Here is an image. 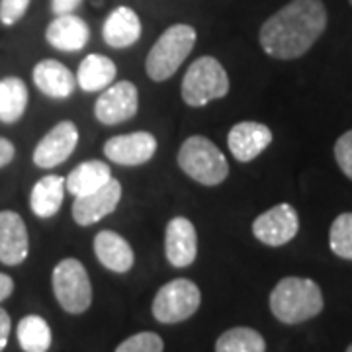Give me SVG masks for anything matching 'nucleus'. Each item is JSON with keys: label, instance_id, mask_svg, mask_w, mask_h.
Returning <instances> with one entry per match:
<instances>
[{"label": "nucleus", "instance_id": "nucleus-1", "mask_svg": "<svg viewBox=\"0 0 352 352\" xmlns=\"http://www.w3.org/2000/svg\"><path fill=\"white\" fill-rule=\"evenodd\" d=\"M327 28V8L321 0H292L272 14L258 32L263 51L280 61L305 55Z\"/></svg>", "mask_w": 352, "mask_h": 352}, {"label": "nucleus", "instance_id": "nucleus-2", "mask_svg": "<svg viewBox=\"0 0 352 352\" xmlns=\"http://www.w3.org/2000/svg\"><path fill=\"white\" fill-rule=\"evenodd\" d=\"M270 311L284 325H298L323 311V292L311 278H282L270 292Z\"/></svg>", "mask_w": 352, "mask_h": 352}, {"label": "nucleus", "instance_id": "nucleus-3", "mask_svg": "<svg viewBox=\"0 0 352 352\" xmlns=\"http://www.w3.org/2000/svg\"><path fill=\"white\" fill-rule=\"evenodd\" d=\"M194 45H196V30L192 25L175 24L166 28L147 55L145 71L149 78L155 82L168 80L180 69V65L186 61Z\"/></svg>", "mask_w": 352, "mask_h": 352}, {"label": "nucleus", "instance_id": "nucleus-4", "mask_svg": "<svg viewBox=\"0 0 352 352\" xmlns=\"http://www.w3.org/2000/svg\"><path fill=\"white\" fill-rule=\"evenodd\" d=\"M176 159L182 173L201 186H217L229 175V164L223 151L204 135L186 139L180 145Z\"/></svg>", "mask_w": 352, "mask_h": 352}, {"label": "nucleus", "instance_id": "nucleus-5", "mask_svg": "<svg viewBox=\"0 0 352 352\" xmlns=\"http://www.w3.org/2000/svg\"><path fill=\"white\" fill-rule=\"evenodd\" d=\"M180 92L190 108H201L212 100L223 98L229 92L227 71L215 57H200L188 67Z\"/></svg>", "mask_w": 352, "mask_h": 352}, {"label": "nucleus", "instance_id": "nucleus-6", "mask_svg": "<svg viewBox=\"0 0 352 352\" xmlns=\"http://www.w3.org/2000/svg\"><path fill=\"white\" fill-rule=\"evenodd\" d=\"M53 294L67 314L80 315L92 303V284L87 268L76 258H63L53 268Z\"/></svg>", "mask_w": 352, "mask_h": 352}, {"label": "nucleus", "instance_id": "nucleus-7", "mask_svg": "<svg viewBox=\"0 0 352 352\" xmlns=\"http://www.w3.org/2000/svg\"><path fill=\"white\" fill-rule=\"evenodd\" d=\"M200 303V288L188 278H176L155 294L153 317L164 325L182 323L198 311Z\"/></svg>", "mask_w": 352, "mask_h": 352}, {"label": "nucleus", "instance_id": "nucleus-8", "mask_svg": "<svg viewBox=\"0 0 352 352\" xmlns=\"http://www.w3.org/2000/svg\"><path fill=\"white\" fill-rule=\"evenodd\" d=\"M300 231V215L294 206L278 204L252 221V235L266 247H282Z\"/></svg>", "mask_w": 352, "mask_h": 352}, {"label": "nucleus", "instance_id": "nucleus-9", "mask_svg": "<svg viewBox=\"0 0 352 352\" xmlns=\"http://www.w3.org/2000/svg\"><path fill=\"white\" fill-rule=\"evenodd\" d=\"M139 110L138 87L129 80H120L102 90L94 104V116L104 126H118L131 120Z\"/></svg>", "mask_w": 352, "mask_h": 352}, {"label": "nucleus", "instance_id": "nucleus-10", "mask_svg": "<svg viewBox=\"0 0 352 352\" xmlns=\"http://www.w3.org/2000/svg\"><path fill=\"white\" fill-rule=\"evenodd\" d=\"M157 138L149 131H133L126 135H116L104 145L106 159L122 166H139L151 161L157 153Z\"/></svg>", "mask_w": 352, "mask_h": 352}, {"label": "nucleus", "instance_id": "nucleus-11", "mask_svg": "<svg viewBox=\"0 0 352 352\" xmlns=\"http://www.w3.org/2000/svg\"><path fill=\"white\" fill-rule=\"evenodd\" d=\"M78 145V129L73 122H59L34 149V163L39 168H53L65 163Z\"/></svg>", "mask_w": 352, "mask_h": 352}, {"label": "nucleus", "instance_id": "nucleus-12", "mask_svg": "<svg viewBox=\"0 0 352 352\" xmlns=\"http://www.w3.org/2000/svg\"><path fill=\"white\" fill-rule=\"evenodd\" d=\"M122 200V184L112 178L106 186L87 196H76L73 201V219L80 227L94 226L110 215Z\"/></svg>", "mask_w": 352, "mask_h": 352}, {"label": "nucleus", "instance_id": "nucleus-13", "mask_svg": "<svg viewBox=\"0 0 352 352\" xmlns=\"http://www.w3.org/2000/svg\"><path fill=\"white\" fill-rule=\"evenodd\" d=\"M164 254L175 268H186L196 261L198 254V235L196 227L186 217H173L166 223L164 233Z\"/></svg>", "mask_w": 352, "mask_h": 352}, {"label": "nucleus", "instance_id": "nucleus-14", "mask_svg": "<svg viewBox=\"0 0 352 352\" xmlns=\"http://www.w3.org/2000/svg\"><path fill=\"white\" fill-rule=\"evenodd\" d=\"M272 143L270 127L258 122H239L229 129L227 147L239 163L254 161Z\"/></svg>", "mask_w": 352, "mask_h": 352}, {"label": "nucleus", "instance_id": "nucleus-15", "mask_svg": "<svg viewBox=\"0 0 352 352\" xmlns=\"http://www.w3.org/2000/svg\"><path fill=\"white\" fill-rule=\"evenodd\" d=\"M30 237L24 219L12 210L0 212V263L18 266L28 258Z\"/></svg>", "mask_w": 352, "mask_h": 352}, {"label": "nucleus", "instance_id": "nucleus-16", "mask_svg": "<svg viewBox=\"0 0 352 352\" xmlns=\"http://www.w3.org/2000/svg\"><path fill=\"white\" fill-rule=\"evenodd\" d=\"M45 39L51 47L65 53H76L87 47L90 39V28L75 14L57 16L45 30Z\"/></svg>", "mask_w": 352, "mask_h": 352}, {"label": "nucleus", "instance_id": "nucleus-17", "mask_svg": "<svg viewBox=\"0 0 352 352\" xmlns=\"http://www.w3.org/2000/svg\"><path fill=\"white\" fill-rule=\"evenodd\" d=\"M34 85L53 100H65L73 96L76 78L73 71L55 59H43L34 67Z\"/></svg>", "mask_w": 352, "mask_h": 352}, {"label": "nucleus", "instance_id": "nucleus-18", "mask_svg": "<svg viewBox=\"0 0 352 352\" xmlns=\"http://www.w3.org/2000/svg\"><path fill=\"white\" fill-rule=\"evenodd\" d=\"M94 254L104 268L116 274H126L133 268L135 254L131 245L120 233L104 229L94 237Z\"/></svg>", "mask_w": 352, "mask_h": 352}, {"label": "nucleus", "instance_id": "nucleus-19", "mask_svg": "<svg viewBox=\"0 0 352 352\" xmlns=\"http://www.w3.org/2000/svg\"><path fill=\"white\" fill-rule=\"evenodd\" d=\"M102 38L113 50H126L141 38V20L129 6H118L102 25Z\"/></svg>", "mask_w": 352, "mask_h": 352}, {"label": "nucleus", "instance_id": "nucleus-20", "mask_svg": "<svg viewBox=\"0 0 352 352\" xmlns=\"http://www.w3.org/2000/svg\"><path fill=\"white\" fill-rule=\"evenodd\" d=\"M116 75H118V67L110 57L100 53H90L78 65L75 75L76 87L82 88L85 92H98L113 85Z\"/></svg>", "mask_w": 352, "mask_h": 352}, {"label": "nucleus", "instance_id": "nucleus-21", "mask_svg": "<svg viewBox=\"0 0 352 352\" xmlns=\"http://www.w3.org/2000/svg\"><path fill=\"white\" fill-rule=\"evenodd\" d=\"M65 198V178L59 175H50L39 178L32 188L30 208L32 212L41 217L50 219L61 210Z\"/></svg>", "mask_w": 352, "mask_h": 352}, {"label": "nucleus", "instance_id": "nucleus-22", "mask_svg": "<svg viewBox=\"0 0 352 352\" xmlns=\"http://www.w3.org/2000/svg\"><path fill=\"white\" fill-rule=\"evenodd\" d=\"M112 168L104 161H87L73 168L65 178V188L73 196H87L90 192H96L106 186L112 180Z\"/></svg>", "mask_w": 352, "mask_h": 352}, {"label": "nucleus", "instance_id": "nucleus-23", "mask_svg": "<svg viewBox=\"0 0 352 352\" xmlns=\"http://www.w3.org/2000/svg\"><path fill=\"white\" fill-rule=\"evenodd\" d=\"M30 92L22 78L6 76L0 80V122L16 124L28 108Z\"/></svg>", "mask_w": 352, "mask_h": 352}, {"label": "nucleus", "instance_id": "nucleus-24", "mask_svg": "<svg viewBox=\"0 0 352 352\" xmlns=\"http://www.w3.org/2000/svg\"><path fill=\"white\" fill-rule=\"evenodd\" d=\"M18 342L24 352H47L51 349V327L39 315H25L18 323Z\"/></svg>", "mask_w": 352, "mask_h": 352}, {"label": "nucleus", "instance_id": "nucleus-25", "mask_svg": "<svg viewBox=\"0 0 352 352\" xmlns=\"http://www.w3.org/2000/svg\"><path fill=\"white\" fill-rule=\"evenodd\" d=\"M215 352H266L264 337L251 327H233L219 335Z\"/></svg>", "mask_w": 352, "mask_h": 352}, {"label": "nucleus", "instance_id": "nucleus-26", "mask_svg": "<svg viewBox=\"0 0 352 352\" xmlns=\"http://www.w3.org/2000/svg\"><path fill=\"white\" fill-rule=\"evenodd\" d=\"M329 247L339 258L352 261V212L340 214L329 229Z\"/></svg>", "mask_w": 352, "mask_h": 352}, {"label": "nucleus", "instance_id": "nucleus-27", "mask_svg": "<svg viewBox=\"0 0 352 352\" xmlns=\"http://www.w3.org/2000/svg\"><path fill=\"white\" fill-rule=\"evenodd\" d=\"M164 342L163 339L151 333V331H143L138 333L133 337H127L124 342H120V346L116 349V352H163Z\"/></svg>", "mask_w": 352, "mask_h": 352}, {"label": "nucleus", "instance_id": "nucleus-28", "mask_svg": "<svg viewBox=\"0 0 352 352\" xmlns=\"http://www.w3.org/2000/svg\"><path fill=\"white\" fill-rule=\"evenodd\" d=\"M333 153H335V161L340 166V170L352 180V129L344 131L337 139Z\"/></svg>", "mask_w": 352, "mask_h": 352}, {"label": "nucleus", "instance_id": "nucleus-29", "mask_svg": "<svg viewBox=\"0 0 352 352\" xmlns=\"http://www.w3.org/2000/svg\"><path fill=\"white\" fill-rule=\"evenodd\" d=\"M30 0H0V22L4 25H14L28 12Z\"/></svg>", "mask_w": 352, "mask_h": 352}, {"label": "nucleus", "instance_id": "nucleus-30", "mask_svg": "<svg viewBox=\"0 0 352 352\" xmlns=\"http://www.w3.org/2000/svg\"><path fill=\"white\" fill-rule=\"evenodd\" d=\"M82 0H51V12L55 16H63V14H73L80 6Z\"/></svg>", "mask_w": 352, "mask_h": 352}, {"label": "nucleus", "instance_id": "nucleus-31", "mask_svg": "<svg viewBox=\"0 0 352 352\" xmlns=\"http://www.w3.org/2000/svg\"><path fill=\"white\" fill-rule=\"evenodd\" d=\"M10 329H12V321H10V315L6 314L2 307H0V352L6 349L8 344V337H10Z\"/></svg>", "mask_w": 352, "mask_h": 352}, {"label": "nucleus", "instance_id": "nucleus-32", "mask_svg": "<svg viewBox=\"0 0 352 352\" xmlns=\"http://www.w3.org/2000/svg\"><path fill=\"white\" fill-rule=\"evenodd\" d=\"M14 155H16V149H14L12 143L8 139L0 138V168L6 166L8 163H12Z\"/></svg>", "mask_w": 352, "mask_h": 352}, {"label": "nucleus", "instance_id": "nucleus-33", "mask_svg": "<svg viewBox=\"0 0 352 352\" xmlns=\"http://www.w3.org/2000/svg\"><path fill=\"white\" fill-rule=\"evenodd\" d=\"M14 292V280L8 274H2L0 272V303L4 300H8Z\"/></svg>", "mask_w": 352, "mask_h": 352}, {"label": "nucleus", "instance_id": "nucleus-34", "mask_svg": "<svg viewBox=\"0 0 352 352\" xmlns=\"http://www.w3.org/2000/svg\"><path fill=\"white\" fill-rule=\"evenodd\" d=\"M346 352H352V344H349V349H346Z\"/></svg>", "mask_w": 352, "mask_h": 352}, {"label": "nucleus", "instance_id": "nucleus-35", "mask_svg": "<svg viewBox=\"0 0 352 352\" xmlns=\"http://www.w3.org/2000/svg\"><path fill=\"white\" fill-rule=\"evenodd\" d=\"M349 2H351V4H352V0H349Z\"/></svg>", "mask_w": 352, "mask_h": 352}]
</instances>
